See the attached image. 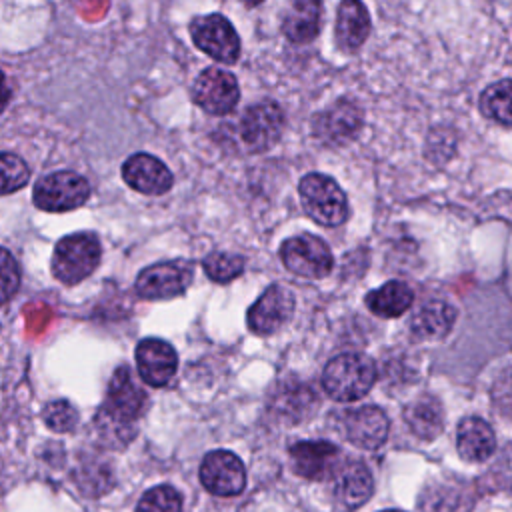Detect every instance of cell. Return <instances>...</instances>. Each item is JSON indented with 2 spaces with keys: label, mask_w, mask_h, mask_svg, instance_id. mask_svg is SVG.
<instances>
[{
  "label": "cell",
  "mask_w": 512,
  "mask_h": 512,
  "mask_svg": "<svg viewBox=\"0 0 512 512\" xmlns=\"http://www.w3.org/2000/svg\"><path fill=\"white\" fill-rule=\"evenodd\" d=\"M376 380L374 362L360 352H344L334 356L324 372L322 386L328 396L338 402H354L364 398Z\"/></svg>",
  "instance_id": "cell-1"
},
{
  "label": "cell",
  "mask_w": 512,
  "mask_h": 512,
  "mask_svg": "<svg viewBox=\"0 0 512 512\" xmlns=\"http://www.w3.org/2000/svg\"><path fill=\"white\" fill-rule=\"evenodd\" d=\"M100 240L92 232H74L58 240L52 254V274L62 284H78L100 264Z\"/></svg>",
  "instance_id": "cell-2"
},
{
  "label": "cell",
  "mask_w": 512,
  "mask_h": 512,
  "mask_svg": "<svg viewBox=\"0 0 512 512\" xmlns=\"http://www.w3.org/2000/svg\"><path fill=\"white\" fill-rule=\"evenodd\" d=\"M298 194L304 212L320 226H338L350 214L344 190L328 174H306L298 184Z\"/></svg>",
  "instance_id": "cell-3"
},
{
  "label": "cell",
  "mask_w": 512,
  "mask_h": 512,
  "mask_svg": "<svg viewBox=\"0 0 512 512\" xmlns=\"http://www.w3.org/2000/svg\"><path fill=\"white\" fill-rule=\"evenodd\" d=\"M90 196L84 176L70 170H56L36 180L32 200L44 212H68L82 206Z\"/></svg>",
  "instance_id": "cell-4"
},
{
  "label": "cell",
  "mask_w": 512,
  "mask_h": 512,
  "mask_svg": "<svg viewBox=\"0 0 512 512\" xmlns=\"http://www.w3.org/2000/svg\"><path fill=\"white\" fill-rule=\"evenodd\" d=\"M148 394L136 384L128 366L116 368L106 390V402L100 416H106L116 428H130L132 422L144 414Z\"/></svg>",
  "instance_id": "cell-5"
},
{
  "label": "cell",
  "mask_w": 512,
  "mask_h": 512,
  "mask_svg": "<svg viewBox=\"0 0 512 512\" xmlns=\"http://www.w3.org/2000/svg\"><path fill=\"white\" fill-rule=\"evenodd\" d=\"M282 264L296 276L302 278H324L334 268V258L328 244L314 234H298L282 242L280 246Z\"/></svg>",
  "instance_id": "cell-6"
},
{
  "label": "cell",
  "mask_w": 512,
  "mask_h": 512,
  "mask_svg": "<svg viewBox=\"0 0 512 512\" xmlns=\"http://www.w3.org/2000/svg\"><path fill=\"white\" fill-rule=\"evenodd\" d=\"M190 36L196 48L218 62L234 64L240 56V38L230 20L222 14L196 16L190 22Z\"/></svg>",
  "instance_id": "cell-7"
},
{
  "label": "cell",
  "mask_w": 512,
  "mask_h": 512,
  "mask_svg": "<svg viewBox=\"0 0 512 512\" xmlns=\"http://www.w3.org/2000/svg\"><path fill=\"white\" fill-rule=\"evenodd\" d=\"M194 266L188 260H166L144 268L136 278V292L146 300H168L188 290Z\"/></svg>",
  "instance_id": "cell-8"
},
{
  "label": "cell",
  "mask_w": 512,
  "mask_h": 512,
  "mask_svg": "<svg viewBox=\"0 0 512 512\" xmlns=\"http://www.w3.org/2000/svg\"><path fill=\"white\" fill-rule=\"evenodd\" d=\"M192 100L204 112L212 116H224L232 112L240 100L238 80L224 68H204L192 84Z\"/></svg>",
  "instance_id": "cell-9"
},
{
  "label": "cell",
  "mask_w": 512,
  "mask_h": 512,
  "mask_svg": "<svg viewBox=\"0 0 512 512\" xmlns=\"http://www.w3.org/2000/svg\"><path fill=\"white\" fill-rule=\"evenodd\" d=\"M284 124V112L276 102H256L242 114L240 136L252 152H266L280 140Z\"/></svg>",
  "instance_id": "cell-10"
},
{
  "label": "cell",
  "mask_w": 512,
  "mask_h": 512,
  "mask_svg": "<svg viewBox=\"0 0 512 512\" xmlns=\"http://www.w3.org/2000/svg\"><path fill=\"white\" fill-rule=\"evenodd\" d=\"M200 482L214 496H236L246 486V468L236 454L214 450L200 464Z\"/></svg>",
  "instance_id": "cell-11"
},
{
  "label": "cell",
  "mask_w": 512,
  "mask_h": 512,
  "mask_svg": "<svg viewBox=\"0 0 512 512\" xmlns=\"http://www.w3.org/2000/svg\"><path fill=\"white\" fill-rule=\"evenodd\" d=\"M292 312H294V294L280 284H272L250 306L246 314V322L254 334L268 336L280 330L290 320Z\"/></svg>",
  "instance_id": "cell-12"
},
{
  "label": "cell",
  "mask_w": 512,
  "mask_h": 512,
  "mask_svg": "<svg viewBox=\"0 0 512 512\" xmlns=\"http://www.w3.org/2000/svg\"><path fill=\"white\" fill-rule=\"evenodd\" d=\"M292 470L306 480H328L340 470V452L326 440H304L290 446Z\"/></svg>",
  "instance_id": "cell-13"
},
{
  "label": "cell",
  "mask_w": 512,
  "mask_h": 512,
  "mask_svg": "<svg viewBox=\"0 0 512 512\" xmlns=\"http://www.w3.org/2000/svg\"><path fill=\"white\" fill-rule=\"evenodd\" d=\"M122 178L132 190L146 196L166 194L174 184L166 164L146 152H136L122 164Z\"/></svg>",
  "instance_id": "cell-14"
},
{
  "label": "cell",
  "mask_w": 512,
  "mask_h": 512,
  "mask_svg": "<svg viewBox=\"0 0 512 512\" xmlns=\"http://www.w3.org/2000/svg\"><path fill=\"white\" fill-rule=\"evenodd\" d=\"M136 364L140 378L146 384L158 388L166 386L174 378L178 368V356L168 342L160 338H144L136 346Z\"/></svg>",
  "instance_id": "cell-15"
},
{
  "label": "cell",
  "mask_w": 512,
  "mask_h": 512,
  "mask_svg": "<svg viewBox=\"0 0 512 512\" xmlns=\"http://www.w3.org/2000/svg\"><path fill=\"white\" fill-rule=\"evenodd\" d=\"M388 416L378 406H360L344 414V434L348 442L364 450L380 448L388 438Z\"/></svg>",
  "instance_id": "cell-16"
},
{
  "label": "cell",
  "mask_w": 512,
  "mask_h": 512,
  "mask_svg": "<svg viewBox=\"0 0 512 512\" xmlns=\"http://www.w3.org/2000/svg\"><path fill=\"white\" fill-rule=\"evenodd\" d=\"M360 124H362L360 108L354 102L340 100L334 106H330L326 112L316 116L314 132L318 138L328 140L330 144H342L354 138Z\"/></svg>",
  "instance_id": "cell-17"
},
{
  "label": "cell",
  "mask_w": 512,
  "mask_h": 512,
  "mask_svg": "<svg viewBox=\"0 0 512 512\" xmlns=\"http://www.w3.org/2000/svg\"><path fill=\"white\" fill-rule=\"evenodd\" d=\"M370 34V14L362 0H342L338 6L334 38L342 52L358 50Z\"/></svg>",
  "instance_id": "cell-18"
},
{
  "label": "cell",
  "mask_w": 512,
  "mask_h": 512,
  "mask_svg": "<svg viewBox=\"0 0 512 512\" xmlns=\"http://www.w3.org/2000/svg\"><path fill=\"white\" fill-rule=\"evenodd\" d=\"M322 26V0H290L282 16V34L296 44L312 42Z\"/></svg>",
  "instance_id": "cell-19"
},
{
  "label": "cell",
  "mask_w": 512,
  "mask_h": 512,
  "mask_svg": "<svg viewBox=\"0 0 512 512\" xmlns=\"http://www.w3.org/2000/svg\"><path fill=\"white\" fill-rule=\"evenodd\" d=\"M456 448L464 460L484 462L496 448V436L488 422L478 416H468L458 424Z\"/></svg>",
  "instance_id": "cell-20"
},
{
  "label": "cell",
  "mask_w": 512,
  "mask_h": 512,
  "mask_svg": "<svg viewBox=\"0 0 512 512\" xmlns=\"http://www.w3.org/2000/svg\"><path fill=\"white\" fill-rule=\"evenodd\" d=\"M336 496L344 508L362 506L374 490V480L368 466L360 460L346 462L336 472Z\"/></svg>",
  "instance_id": "cell-21"
},
{
  "label": "cell",
  "mask_w": 512,
  "mask_h": 512,
  "mask_svg": "<svg viewBox=\"0 0 512 512\" xmlns=\"http://www.w3.org/2000/svg\"><path fill=\"white\" fill-rule=\"evenodd\" d=\"M456 320V310L442 300H430L424 306L418 308V312L412 316L410 328L414 336L424 340H436L446 336Z\"/></svg>",
  "instance_id": "cell-22"
},
{
  "label": "cell",
  "mask_w": 512,
  "mask_h": 512,
  "mask_svg": "<svg viewBox=\"0 0 512 512\" xmlns=\"http://www.w3.org/2000/svg\"><path fill=\"white\" fill-rule=\"evenodd\" d=\"M414 300V292L406 282L390 280L366 294V306L372 314L382 318H396L404 314Z\"/></svg>",
  "instance_id": "cell-23"
},
{
  "label": "cell",
  "mask_w": 512,
  "mask_h": 512,
  "mask_svg": "<svg viewBox=\"0 0 512 512\" xmlns=\"http://www.w3.org/2000/svg\"><path fill=\"white\" fill-rule=\"evenodd\" d=\"M404 420L418 438L432 440L444 428L442 404L434 396H428V394L420 396L418 400L408 404L404 412Z\"/></svg>",
  "instance_id": "cell-24"
},
{
  "label": "cell",
  "mask_w": 512,
  "mask_h": 512,
  "mask_svg": "<svg viewBox=\"0 0 512 512\" xmlns=\"http://www.w3.org/2000/svg\"><path fill=\"white\" fill-rule=\"evenodd\" d=\"M480 110L490 120L512 126V80L490 84L480 96Z\"/></svg>",
  "instance_id": "cell-25"
},
{
  "label": "cell",
  "mask_w": 512,
  "mask_h": 512,
  "mask_svg": "<svg viewBox=\"0 0 512 512\" xmlns=\"http://www.w3.org/2000/svg\"><path fill=\"white\" fill-rule=\"evenodd\" d=\"M204 272L214 282H230L244 270V258L230 252H210L202 260Z\"/></svg>",
  "instance_id": "cell-26"
},
{
  "label": "cell",
  "mask_w": 512,
  "mask_h": 512,
  "mask_svg": "<svg viewBox=\"0 0 512 512\" xmlns=\"http://www.w3.org/2000/svg\"><path fill=\"white\" fill-rule=\"evenodd\" d=\"M136 512H182V498L172 486H154L144 492Z\"/></svg>",
  "instance_id": "cell-27"
},
{
  "label": "cell",
  "mask_w": 512,
  "mask_h": 512,
  "mask_svg": "<svg viewBox=\"0 0 512 512\" xmlns=\"http://www.w3.org/2000/svg\"><path fill=\"white\" fill-rule=\"evenodd\" d=\"M0 166H2V194H10L28 184L30 170L20 156L12 152H2Z\"/></svg>",
  "instance_id": "cell-28"
},
{
  "label": "cell",
  "mask_w": 512,
  "mask_h": 512,
  "mask_svg": "<svg viewBox=\"0 0 512 512\" xmlns=\"http://www.w3.org/2000/svg\"><path fill=\"white\" fill-rule=\"evenodd\" d=\"M42 416H44V422L50 430L54 432H68L76 426L78 422V414H76V408L66 402V400H54V402H48L42 410Z\"/></svg>",
  "instance_id": "cell-29"
},
{
  "label": "cell",
  "mask_w": 512,
  "mask_h": 512,
  "mask_svg": "<svg viewBox=\"0 0 512 512\" xmlns=\"http://www.w3.org/2000/svg\"><path fill=\"white\" fill-rule=\"evenodd\" d=\"M20 286V270L8 248H2V296L4 302L10 300V296L18 290Z\"/></svg>",
  "instance_id": "cell-30"
},
{
  "label": "cell",
  "mask_w": 512,
  "mask_h": 512,
  "mask_svg": "<svg viewBox=\"0 0 512 512\" xmlns=\"http://www.w3.org/2000/svg\"><path fill=\"white\" fill-rule=\"evenodd\" d=\"M380 512H402V510H380Z\"/></svg>",
  "instance_id": "cell-31"
},
{
  "label": "cell",
  "mask_w": 512,
  "mask_h": 512,
  "mask_svg": "<svg viewBox=\"0 0 512 512\" xmlns=\"http://www.w3.org/2000/svg\"><path fill=\"white\" fill-rule=\"evenodd\" d=\"M256 2H260V0H256Z\"/></svg>",
  "instance_id": "cell-32"
}]
</instances>
